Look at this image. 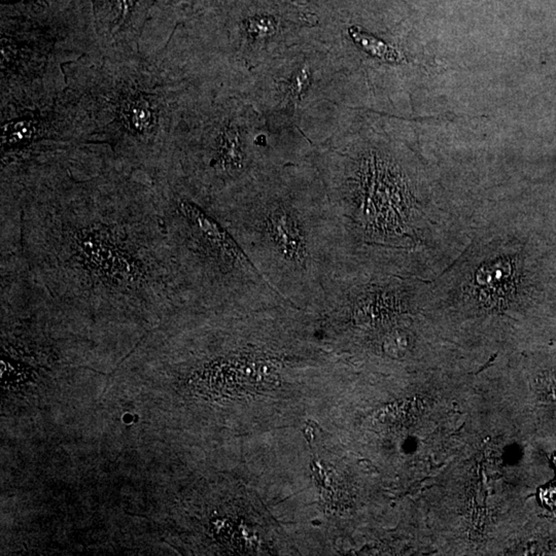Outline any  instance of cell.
<instances>
[{
    "label": "cell",
    "instance_id": "4",
    "mask_svg": "<svg viewBox=\"0 0 556 556\" xmlns=\"http://www.w3.org/2000/svg\"><path fill=\"white\" fill-rule=\"evenodd\" d=\"M157 182L185 308L251 312L290 304L216 217L170 180Z\"/></svg>",
    "mask_w": 556,
    "mask_h": 556
},
{
    "label": "cell",
    "instance_id": "1",
    "mask_svg": "<svg viewBox=\"0 0 556 556\" xmlns=\"http://www.w3.org/2000/svg\"><path fill=\"white\" fill-rule=\"evenodd\" d=\"M40 171L2 199L1 251L22 258L66 317L153 322L184 308L155 180Z\"/></svg>",
    "mask_w": 556,
    "mask_h": 556
},
{
    "label": "cell",
    "instance_id": "2",
    "mask_svg": "<svg viewBox=\"0 0 556 556\" xmlns=\"http://www.w3.org/2000/svg\"><path fill=\"white\" fill-rule=\"evenodd\" d=\"M315 164L349 257L432 281L468 244L474 217L453 210L404 152L354 144L329 151Z\"/></svg>",
    "mask_w": 556,
    "mask_h": 556
},
{
    "label": "cell",
    "instance_id": "6",
    "mask_svg": "<svg viewBox=\"0 0 556 556\" xmlns=\"http://www.w3.org/2000/svg\"><path fill=\"white\" fill-rule=\"evenodd\" d=\"M553 464H555V468H556V454L553 455L552 457Z\"/></svg>",
    "mask_w": 556,
    "mask_h": 556
},
{
    "label": "cell",
    "instance_id": "5",
    "mask_svg": "<svg viewBox=\"0 0 556 556\" xmlns=\"http://www.w3.org/2000/svg\"><path fill=\"white\" fill-rule=\"evenodd\" d=\"M540 498L544 505L550 508L552 511H556V484L542 489L540 491Z\"/></svg>",
    "mask_w": 556,
    "mask_h": 556
},
{
    "label": "cell",
    "instance_id": "3",
    "mask_svg": "<svg viewBox=\"0 0 556 556\" xmlns=\"http://www.w3.org/2000/svg\"><path fill=\"white\" fill-rule=\"evenodd\" d=\"M205 208L283 299L317 315L349 247L315 163L268 169Z\"/></svg>",
    "mask_w": 556,
    "mask_h": 556
}]
</instances>
